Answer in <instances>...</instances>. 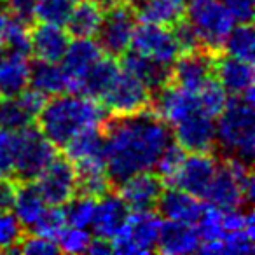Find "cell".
<instances>
[{
    "instance_id": "c3c4849f",
    "label": "cell",
    "mask_w": 255,
    "mask_h": 255,
    "mask_svg": "<svg viewBox=\"0 0 255 255\" xmlns=\"http://www.w3.org/2000/svg\"><path fill=\"white\" fill-rule=\"evenodd\" d=\"M88 254H93V255L112 254V245H110V240L98 238V236H96L95 240L91 238V241H89V247H88Z\"/></svg>"
},
{
    "instance_id": "836d02e7",
    "label": "cell",
    "mask_w": 255,
    "mask_h": 255,
    "mask_svg": "<svg viewBox=\"0 0 255 255\" xmlns=\"http://www.w3.org/2000/svg\"><path fill=\"white\" fill-rule=\"evenodd\" d=\"M222 212L213 205L203 206V212L198 219V233L201 241H222L224 238V224H222Z\"/></svg>"
},
{
    "instance_id": "ac0fdd59",
    "label": "cell",
    "mask_w": 255,
    "mask_h": 255,
    "mask_svg": "<svg viewBox=\"0 0 255 255\" xmlns=\"http://www.w3.org/2000/svg\"><path fill=\"white\" fill-rule=\"evenodd\" d=\"M156 206L159 210L161 219L173 220V222L196 224L205 205L199 201V198L171 185L166 191L163 189Z\"/></svg>"
},
{
    "instance_id": "f907efd6",
    "label": "cell",
    "mask_w": 255,
    "mask_h": 255,
    "mask_svg": "<svg viewBox=\"0 0 255 255\" xmlns=\"http://www.w3.org/2000/svg\"><path fill=\"white\" fill-rule=\"evenodd\" d=\"M91 2L98 5V7H102V9H109V7H112L114 4H117L119 0H91Z\"/></svg>"
},
{
    "instance_id": "f35d334b",
    "label": "cell",
    "mask_w": 255,
    "mask_h": 255,
    "mask_svg": "<svg viewBox=\"0 0 255 255\" xmlns=\"http://www.w3.org/2000/svg\"><path fill=\"white\" fill-rule=\"evenodd\" d=\"M16 152H18V131L0 128V177L14 175Z\"/></svg>"
},
{
    "instance_id": "9c48e42d",
    "label": "cell",
    "mask_w": 255,
    "mask_h": 255,
    "mask_svg": "<svg viewBox=\"0 0 255 255\" xmlns=\"http://www.w3.org/2000/svg\"><path fill=\"white\" fill-rule=\"evenodd\" d=\"M49 206H65L77 192L75 166L67 157H54L33 180Z\"/></svg>"
},
{
    "instance_id": "3957f363",
    "label": "cell",
    "mask_w": 255,
    "mask_h": 255,
    "mask_svg": "<svg viewBox=\"0 0 255 255\" xmlns=\"http://www.w3.org/2000/svg\"><path fill=\"white\" fill-rule=\"evenodd\" d=\"M215 131L219 147L226 157H236L250 164L255 154V112L254 103L241 96L227 102L215 119Z\"/></svg>"
},
{
    "instance_id": "d6a6232c",
    "label": "cell",
    "mask_w": 255,
    "mask_h": 255,
    "mask_svg": "<svg viewBox=\"0 0 255 255\" xmlns=\"http://www.w3.org/2000/svg\"><path fill=\"white\" fill-rule=\"evenodd\" d=\"M196 96H198L199 109L208 114V116L215 117V119L224 110V107L227 105V102H229V100H227L226 89L220 86V82L217 81V79H210V81L196 93Z\"/></svg>"
},
{
    "instance_id": "4316f807",
    "label": "cell",
    "mask_w": 255,
    "mask_h": 255,
    "mask_svg": "<svg viewBox=\"0 0 255 255\" xmlns=\"http://www.w3.org/2000/svg\"><path fill=\"white\" fill-rule=\"evenodd\" d=\"M133 9L142 23L171 26L182 18L185 7L173 0H135Z\"/></svg>"
},
{
    "instance_id": "7402d4cb",
    "label": "cell",
    "mask_w": 255,
    "mask_h": 255,
    "mask_svg": "<svg viewBox=\"0 0 255 255\" xmlns=\"http://www.w3.org/2000/svg\"><path fill=\"white\" fill-rule=\"evenodd\" d=\"M77 175V192L88 198L98 199L110 191V177L107 171L105 156L91 157L74 164Z\"/></svg>"
},
{
    "instance_id": "8d00e7d4",
    "label": "cell",
    "mask_w": 255,
    "mask_h": 255,
    "mask_svg": "<svg viewBox=\"0 0 255 255\" xmlns=\"http://www.w3.org/2000/svg\"><path fill=\"white\" fill-rule=\"evenodd\" d=\"M54 241L58 245V250L65 252V254H84L88 252L91 234L88 229H82V227L65 226L60 231V234L54 238Z\"/></svg>"
},
{
    "instance_id": "681fc988",
    "label": "cell",
    "mask_w": 255,
    "mask_h": 255,
    "mask_svg": "<svg viewBox=\"0 0 255 255\" xmlns=\"http://www.w3.org/2000/svg\"><path fill=\"white\" fill-rule=\"evenodd\" d=\"M9 21H11V18L5 12L0 11V51L5 47V35H7Z\"/></svg>"
},
{
    "instance_id": "db71d44e",
    "label": "cell",
    "mask_w": 255,
    "mask_h": 255,
    "mask_svg": "<svg viewBox=\"0 0 255 255\" xmlns=\"http://www.w3.org/2000/svg\"><path fill=\"white\" fill-rule=\"evenodd\" d=\"M72 2H79V0H72Z\"/></svg>"
},
{
    "instance_id": "4dcf8cb0",
    "label": "cell",
    "mask_w": 255,
    "mask_h": 255,
    "mask_svg": "<svg viewBox=\"0 0 255 255\" xmlns=\"http://www.w3.org/2000/svg\"><path fill=\"white\" fill-rule=\"evenodd\" d=\"M33 119L35 117L25 109L18 96L4 98V102H0V128L9 131H21L32 126Z\"/></svg>"
},
{
    "instance_id": "74e56055",
    "label": "cell",
    "mask_w": 255,
    "mask_h": 255,
    "mask_svg": "<svg viewBox=\"0 0 255 255\" xmlns=\"http://www.w3.org/2000/svg\"><path fill=\"white\" fill-rule=\"evenodd\" d=\"M184 156H185V150L173 142L168 143L166 149L161 152L159 159H157V163L154 168H156V175L163 180V184L170 185V182L173 180L177 170L180 168Z\"/></svg>"
},
{
    "instance_id": "52a82bcc",
    "label": "cell",
    "mask_w": 255,
    "mask_h": 255,
    "mask_svg": "<svg viewBox=\"0 0 255 255\" xmlns=\"http://www.w3.org/2000/svg\"><path fill=\"white\" fill-rule=\"evenodd\" d=\"M136 14L133 5L117 2L103 12V21L98 33V46L109 56H123L129 47L136 28Z\"/></svg>"
},
{
    "instance_id": "5bb4252c",
    "label": "cell",
    "mask_w": 255,
    "mask_h": 255,
    "mask_svg": "<svg viewBox=\"0 0 255 255\" xmlns=\"http://www.w3.org/2000/svg\"><path fill=\"white\" fill-rule=\"evenodd\" d=\"M103 56L102 47L98 46L95 39H75L74 42H68L67 51L61 58V68L67 74L70 81L68 93L81 95V82L86 77L93 65Z\"/></svg>"
},
{
    "instance_id": "d590c367",
    "label": "cell",
    "mask_w": 255,
    "mask_h": 255,
    "mask_svg": "<svg viewBox=\"0 0 255 255\" xmlns=\"http://www.w3.org/2000/svg\"><path fill=\"white\" fill-rule=\"evenodd\" d=\"M21 222L9 210H0V252H16L23 238Z\"/></svg>"
},
{
    "instance_id": "8992f818",
    "label": "cell",
    "mask_w": 255,
    "mask_h": 255,
    "mask_svg": "<svg viewBox=\"0 0 255 255\" xmlns=\"http://www.w3.org/2000/svg\"><path fill=\"white\" fill-rule=\"evenodd\" d=\"M100 100H103L107 114L114 117H124L149 110L152 102V91L135 75L128 74L121 68L117 77Z\"/></svg>"
},
{
    "instance_id": "e575fe53",
    "label": "cell",
    "mask_w": 255,
    "mask_h": 255,
    "mask_svg": "<svg viewBox=\"0 0 255 255\" xmlns=\"http://www.w3.org/2000/svg\"><path fill=\"white\" fill-rule=\"evenodd\" d=\"M72 7H74L72 0H37L35 19H39L40 23L63 26Z\"/></svg>"
},
{
    "instance_id": "bcb514c9",
    "label": "cell",
    "mask_w": 255,
    "mask_h": 255,
    "mask_svg": "<svg viewBox=\"0 0 255 255\" xmlns=\"http://www.w3.org/2000/svg\"><path fill=\"white\" fill-rule=\"evenodd\" d=\"M236 23H250L254 18V0H220Z\"/></svg>"
},
{
    "instance_id": "4fadbf2b",
    "label": "cell",
    "mask_w": 255,
    "mask_h": 255,
    "mask_svg": "<svg viewBox=\"0 0 255 255\" xmlns=\"http://www.w3.org/2000/svg\"><path fill=\"white\" fill-rule=\"evenodd\" d=\"M217 168L219 163L210 152H189L184 156L170 185L203 199L210 182L215 177Z\"/></svg>"
},
{
    "instance_id": "ab89813d",
    "label": "cell",
    "mask_w": 255,
    "mask_h": 255,
    "mask_svg": "<svg viewBox=\"0 0 255 255\" xmlns=\"http://www.w3.org/2000/svg\"><path fill=\"white\" fill-rule=\"evenodd\" d=\"M65 226H67V220H65L63 206H47V210L44 212V215L40 217L39 222L33 226L32 231L35 234H40V236L54 240Z\"/></svg>"
},
{
    "instance_id": "5b68a950",
    "label": "cell",
    "mask_w": 255,
    "mask_h": 255,
    "mask_svg": "<svg viewBox=\"0 0 255 255\" xmlns=\"http://www.w3.org/2000/svg\"><path fill=\"white\" fill-rule=\"evenodd\" d=\"M163 219L152 210L129 212L124 226L110 240L112 252L123 255H143L157 250Z\"/></svg>"
},
{
    "instance_id": "30bf717a",
    "label": "cell",
    "mask_w": 255,
    "mask_h": 255,
    "mask_svg": "<svg viewBox=\"0 0 255 255\" xmlns=\"http://www.w3.org/2000/svg\"><path fill=\"white\" fill-rule=\"evenodd\" d=\"M175 143L185 152H210L217 145L215 117L196 109L173 126Z\"/></svg>"
},
{
    "instance_id": "d4e9b609",
    "label": "cell",
    "mask_w": 255,
    "mask_h": 255,
    "mask_svg": "<svg viewBox=\"0 0 255 255\" xmlns=\"http://www.w3.org/2000/svg\"><path fill=\"white\" fill-rule=\"evenodd\" d=\"M47 203L44 201L42 194L39 192L37 185L33 182H23V185L16 187L14 199H12V206L14 215L21 222L23 227L32 231L33 226L40 220L44 212L47 210Z\"/></svg>"
},
{
    "instance_id": "8fae6325",
    "label": "cell",
    "mask_w": 255,
    "mask_h": 255,
    "mask_svg": "<svg viewBox=\"0 0 255 255\" xmlns=\"http://www.w3.org/2000/svg\"><path fill=\"white\" fill-rule=\"evenodd\" d=\"M215 54L206 49L180 53L170 68V81L189 93H198L210 79H213Z\"/></svg>"
},
{
    "instance_id": "ffe728a7",
    "label": "cell",
    "mask_w": 255,
    "mask_h": 255,
    "mask_svg": "<svg viewBox=\"0 0 255 255\" xmlns=\"http://www.w3.org/2000/svg\"><path fill=\"white\" fill-rule=\"evenodd\" d=\"M199 243H201V238L194 224L166 220L161 226L157 250L166 255H185L198 252Z\"/></svg>"
},
{
    "instance_id": "816d5d0a",
    "label": "cell",
    "mask_w": 255,
    "mask_h": 255,
    "mask_svg": "<svg viewBox=\"0 0 255 255\" xmlns=\"http://www.w3.org/2000/svg\"><path fill=\"white\" fill-rule=\"evenodd\" d=\"M173 2H177V4H180V5H184V7H185V4H187V0H173Z\"/></svg>"
},
{
    "instance_id": "1f68e13d",
    "label": "cell",
    "mask_w": 255,
    "mask_h": 255,
    "mask_svg": "<svg viewBox=\"0 0 255 255\" xmlns=\"http://www.w3.org/2000/svg\"><path fill=\"white\" fill-rule=\"evenodd\" d=\"M67 208L65 210V220H67V226L72 227H82V229H88L93 224V217H95V206L96 199L88 198V196H79V198H72L67 203Z\"/></svg>"
},
{
    "instance_id": "ee69618b",
    "label": "cell",
    "mask_w": 255,
    "mask_h": 255,
    "mask_svg": "<svg viewBox=\"0 0 255 255\" xmlns=\"http://www.w3.org/2000/svg\"><path fill=\"white\" fill-rule=\"evenodd\" d=\"M173 35L175 40L178 44V49L180 53H187V51H194V49H203L201 44H199L198 33L194 32L192 25L187 21V19H178L177 23H173Z\"/></svg>"
},
{
    "instance_id": "ba28073f",
    "label": "cell",
    "mask_w": 255,
    "mask_h": 255,
    "mask_svg": "<svg viewBox=\"0 0 255 255\" xmlns=\"http://www.w3.org/2000/svg\"><path fill=\"white\" fill-rule=\"evenodd\" d=\"M56 157V145L40 133L39 128H25L18 131L14 175L23 182H33Z\"/></svg>"
},
{
    "instance_id": "603a6c76",
    "label": "cell",
    "mask_w": 255,
    "mask_h": 255,
    "mask_svg": "<svg viewBox=\"0 0 255 255\" xmlns=\"http://www.w3.org/2000/svg\"><path fill=\"white\" fill-rule=\"evenodd\" d=\"M121 68L128 74L135 75L150 91H157L170 82V67H164V65L157 63V61L150 60V58L143 56L133 49H128L123 54Z\"/></svg>"
},
{
    "instance_id": "7bdbcfd3",
    "label": "cell",
    "mask_w": 255,
    "mask_h": 255,
    "mask_svg": "<svg viewBox=\"0 0 255 255\" xmlns=\"http://www.w3.org/2000/svg\"><path fill=\"white\" fill-rule=\"evenodd\" d=\"M254 252V236L247 231H231L222 238V254L247 255Z\"/></svg>"
},
{
    "instance_id": "60d3db41",
    "label": "cell",
    "mask_w": 255,
    "mask_h": 255,
    "mask_svg": "<svg viewBox=\"0 0 255 255\" xmlns=\"http://www.w3.org/2000/svg\"><path fill=\"white\" fill-rule=\"evenodd\" d=\"M5 49L30 56V28L26 23L11 18L5 35Z\"/></svg>"
},
{
    "instance_id": "7c38bea8",
    "label": "cell",
    "mask_w": 255,
    "mask_h": 255,
    "mask_svg": "<svg viewBox=\"0 0 255 255\" xmlns=\"http://www.w3.org/2000/svg\"><path fill=\"white\" fill-rule=\"evenodd\" d=\"M129 49L170 68L180 54L173 32L168 30L166 26L149 25V23H142L140 26L136 25Z\"/></svg>"
},
{
    "instance_id": "83f0119b",
    "label": "cell",
    "mask_w": 255,
    "mask_h": 255,
    "mask_svg": "<svg viewBox=\"0 0 255 255\" xmlns=\"http://www.w3.org/2000/svg\"><path fill=\"white\" fill-rule=\"evenodd\" d=\"M119 72L121 65L116 61V58L102 56L82 79L81 95L91 96V98H102V95L109 89V86L112 84Z\"/></svg>"
},
{
    "instance_id": "7a4b0ae2",
    "label": "cell",
    "mask_w": 255,
    "mask_h": 255,
    "mask_svg": "<svg viewBox=\"0 0 255 255\" xmlns=\"http://www.w3.org/2000/svg\"><path fill=\"white\" fill-rule=\"evenodd\" d=\"M35 119L40 133L56 147H63L84 129L103 128L109 121L105 107L98 100L74 93H61L46 100Z\"/></svg>"
},
{
    "instance_id": "e0dca14e",
    "label": "cell",
    "mask_w": 255,
    "mask_h": 255,
    "mask_svg": "<svg viewBox=\"0 0 255 255\" xmlns=\"http://www.w3.org/2000/svg\"><path fill=\"white\" fill-rule=\"evenodd\" d=\"M68 33L63 26L40 23L30 30V54L40 61L60 63L68 46Z\"/></svg>"
},
{
    "instance_id": "484cf974",
    "label": "cell",
    "mask_w": 255,
    "mask_h": 255,
    "mask_svg": "<svg viewBox=\"0 0 255 255\" xmlns=\"http://www.w3.org/2000/svg\"><path fill=\"white\" fill-rule=\"evenodd\" d=\"M103 21V9L84 0L74 5L67 18V33L75 39H95Z\"/></svg>"
},
{
    "instance_id": "277c9868",
    "label": "cell",
    "mask_w": 255,
    "mask_h": 255,
    "mask_svg": "<svg viewBox=\"0 0 255 255\" xmlns=\"http://www.w3.org/2000/svg\"><path fill=\"white\" fill-rule=\"evenodd\" d=\"M185 19L198 33L203 49L217 54L226 37L236 25V19L220 0H187Z\"/></svg>"
},
{
    "instance_id": "f6af8a7d",
    "label": "cell",
    "mask_w": 255,
    "mask_h": 255,
    "mask_svg": "<svg viewBox=\"0 0 255 255\" xmlns=\"http://www.w3.org/2000/svg\"><path fill=\"white\" fill-rule=\"evenodd\" d=\"M5 4H7L11 16L18 21L30 25L35 19L37 0H5Z\"/></svg>"
},
{
    "instance_id": "9a60e30c",
    "label": "cell",
    "mask_w": 255,
    "mask_h": 255,
    "mask_svg": "<svg viewBox=\"0 0 255 255\" xmlns=\"http://www.w3.org/2000/svg\"><path fill=\"white\" fill-rule=\"evenodd\" d=\"M161 192H163V180L156 173H152V170L136 173L119 184V196L126 203L129 212L152 210L157 205Z\"/></svg>"
},
{
    "instance_id": "b9f144b4",
    "label": "cell",
    "mask_w": 255,
    "mask_h": 255,
    "mask_svg": "<svg viewBox=\"0 0 255 255\" xmlns=\"http://www.w3.org/2000/svg\"><path fill=\"white\" fill-rule=\"evenodd\" d=\"M16 252L26 254V255H53V254H58L60 250H58V245L54 240L33 233L32 236L21 238Z\"/></svg>"
},
{
    "instance_id": "d6986e66",
    "label": "cell",
    "mask_w": 255,
    "mask_h": 255,
    "mask_svg": "<svg viewBox=\"0 0 255 255\" xmlns=\"http://www.w3.org/2000/svg\"><path fill=\"white\" fill-rule=\"evenodd\" d=\"M98 199L100 201L95 206V217H93L91 227L98 238L112 240L126 222L128 215H129V208L119 194H112L110 191Z\"/></svg>"
},
{
    "instance_id": "f546056e",
    "label": "cell",
    "mask_w": 255,
    "mask_h": 255,
    "mask_svg": "<svg viewBox=\"0 0 255 255\" xmlns=\"http://www.w3.org/2000/svg\"><path fill=\"white\" fill-rule=\"evenodd\" d=\"M222 47L226 54H231L240 60H247L254 63L255 58V33L250 23H238L231 28Z\"/></svg>"
},
{
    "instance_id": "44dd1931",
    "label": "cell",
    "mask_w": 255,
    "mask_h": 255,
    "mask_svg": "<svg viewBox=\"0 0 255 255\" xmlns=\"http://www.w3.org/2000/svg\"><path fill=\"white\" fill-rule=\"evenodd\" d=\"M30 61L26 54L0 51V96L12 98L28 88Z\"/></svg>"
},
{
    "instance_id": "2e32d148",
    "label": "cell",
    "mask_w": 255,
    "mask_h": 255,
    "mask_svg": "<svg viewBox=\"0 0 255 255\" xmlns=\"http://www.w3.org/2000/svg\"><path fill=\"white\" fill-rule=\"evenodd\" d=\"M213 75H217V81L231 96H243L248 89L254 88V65H252V61L240 60V58H234L231 54L215 56Z\"/></svg>"
},
{
    "instance_id": "cb8c5ba5",
    "label": "cell",
    "mask_w": 255,
    "mask_h": 255,
    "mask_svg": "<svg viewBox=\"0 0 255 255\" xmlns=\"http://www.w3.org/2000/svg\"><path fill=\"white\" fill-rule=\"evenodd\" d=\"M28 86L42 93L44 96H56L61 93H68L70 81L60 63L35 60L30 63Z\"/></svg>"
},
{
    "instance_id": "7dc6e473",
    "label": "cell",
    "mask_w": 255,
    "mask_h": 255,
    "mask_svg": "<svg viewBox=\"0 0 255 255\" xmlns=\"http://www.w3.org/2000/svg\"><path fill=\"white\" fill-rule=\"evenodd\" d=\"M16 185L11 177H0V210H9L14 199Z\"/></svg>"
},
{
    "instance_id": "f5cc1de1",
    "label": "cell",
    "mask_w": 255,
    "mask_h": 255,
    "mask_svg": "<svg viewBox=\"0 0 255 255\" xmlns=\"http://www.w3.org/2000/svg\"><path fill=\"white\" fill-rule=\"evenodd\" d=\"M4 4H5V0H0V7H2Z\"/></svg>"
},
{
    "instance_id": "f1b7e54d",
    "label": "cell",
    "mask_w": 255,
    "mask_h": 255,
    "mask_svg": "<svg viewBox=\"0 0 255 255\" xmlns=\"http://www.w3.org/2000/svg\"><path fill=\"white\" fill-rule=\"evenodd\" d=\"M103 147H105L103 128H89V129L77 133L72 140H68L63 145V149L65 154H67V159H70L75 164L79 161L105 156Z\"/></svg>"
},
{
    "instance_id": "6da1fadb",
    "label": "cell",
    "mask_w": 255,
    "mask_h": 255,
    "mask_svg": "<svg viewBox=\"0 0 255 255\" xmlns=\"http://www.w3.org/2000/svg\"><path fill=\"white\" fill-rule=\"evenodd\" d=\"M103 133L107 171L116 185L136 173L154 170L161 152L173 138L170 126L149 110L107 121Z\"/></svg>"
}]
</instances>
